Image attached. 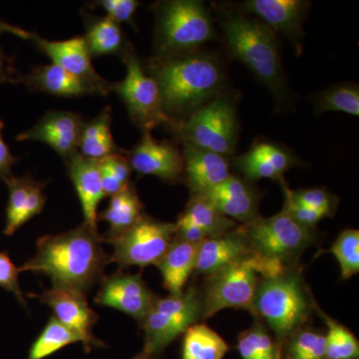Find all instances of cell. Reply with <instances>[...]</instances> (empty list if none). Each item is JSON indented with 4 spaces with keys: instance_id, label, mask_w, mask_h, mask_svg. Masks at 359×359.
<instances>
[{
    "instance_id": "cell-22",
    "label": "cell",
    "mask_w": 359,
    "mask_h": 359,
    "mask_svg": "<svg viewBox=\"0 0 359 359\" xmlns=\"http://www.w3.org/2000/svg\"><path fill=\"white\" fill-rule=\"evenodd\" d=\"M184 178L193 195H202L231 176L226 156L212 151L183 146Z\"/></svg>"
},
{
    "instance_id": "cell-20",
    "label": "cell",
    "mask_w": 359,
    "mask_h": 359,
    "mask_svg": "<svg viewBox=\"0 0 359 359\" xmlns=\"http://www.w3.org/2000/svg\"><path fill=\"white\" fill-rule=\"evenodd\" d=\"M4 182L9 191L4 235L11 237L20 226L43 211L46 197L44 184L35 181L30 174L22 177L13 175Z\"/></svg>"
},
{
    "instance_id": "cell-15",
    "label": "cell",
    "mask_w": 359,
    "mask_h": 359,
    "mask_svg": "<svg viewBox=\"0 0 359 359\" xmlns=\"http://www.w3.org/2000/svg\"><path fill=\"white\" fill-rule=\"evenodd\" d=\"M48 306L53 311V318L79 337L85 349L90 351L100 341L92 334V328L98 320V314L90 308L86 295L65 289L52 287L40 294H29Z\"/></svg>"
},
{
    "instance_id": "cell-4",
    "label": "cell",
    "mask_w": 359,
    "mask_h": 359,
    "mask_svg": "<svg viewBox=\"0 0 359 359\" xmlns=\"http://www.w3.org/2000/svg\"><path fill=\"white\" fill-rule=\"evenodd\" d=\"M261 278H275L292 269V261L313 243L311 228L297 223L285 211L257 217L241 226Z\"/></svg>"
},
{
    "instance_id": "cell-44",
    "label": "cell",
    "mask_w": 359,
    "mask_h": 359,
    "mask_svg": "<svg viewBox=\"0 0 359 359\" xmlns=\"http://www.w3.org/2000/svg\"><path fill=\"white\" fill-rule=\"evenodd\" d=\"M98 163L99 168H100L104 195H105V197H112L113 195L119 193L126 186L123 185L121 182L116 178L112 172L101 161H98Z\"/></svg>"
},
{
    "instance_id": "cell-12",
    "label": "cell",
    "mask_w": 359,
    "mask_h": 359,
    "mask_svg": "<svg viewBox=\"0 0 359 359\" xmlns=\"http://www.w3.org/2000/svg\"><path fill=\"white\" fill-rule=\"evenodd\" d=\"M132 170L140 176H155L169 183L184 178V154L170 141H159L144 131L140 141L127 152Z\"/></svg>"
},
{
    "instance_id": "cell-6",
    "label": "cell",
    "mask_w": 359,
    "mask_h": 359,
    "mask_svg": "<svg viewBox=\"0 0 359 359\" xmlns=\"http://www.w3.org/2000/svg\"><path fill=\"white\" fill-rule=\"evenodd\" d=\"M316 308L301 271H287L275 278H261L254 301L259 314L280 341L301 330Z\"/></svg>"
},
{
    "instance_id": "cell-18",
    "label": "cell",
    "mask_w": 359,
    "mask_h": 359,
    "mask_svg": "<svg viewBox=\"0 0 359 359\" xmlns=\"http://www.w3.org/2000/svg\"><path fill=\"white\" fill-rule=\"evenodd\" d=\"M233 163L245 178L280 182L285 172L301 165V160L289 148L273 142L259 141L245 154L236 157Z\"/></svg>"
},
{
    "instance_id": "cell-43",
    "label": "cell",
    "mask_w": 359,
    "mask_h": 359,
    "mask_svg": "<svg viewBox=\"0 0 359 359\" xmlns=\"http://www.w3.org/2000/svg\"><path fill=\"white\" fill-rule=\"evenodd\" d=\"M21 76L13 65V59L8 57L0 47V84L20 83Z\"/></svg>"
},
{
    "instance_id": "cell-16",
    "label": "cell",
    "mask_w": 359,
    "mask_h": 359,
    "mask_svg": "<svg viewBox=\"0 0 359 359\" xmlns=\"http://www.w3.org/2000/svg\"><path fill=\"white\" fill-rule=\"evenodd\" d=\"M309 1L302 0H248L238 4V11L254 15L275 33L285 35L301 53L304 20L308 15Z\"/></svg>"
},
{
    "instance_id": "cell-27",
    "label": "cell",
    "mask_w": 359,
    "mask_h": 359,
    "mask_svg": "<svg viewBox=\"0 0 359 359\" xmlns=\"http://www.w3.org/2000/svg\"><path fill=\"white\" fill-rule=\"evenodd\" d=\"M112 110L104 108L99 115L88 122H84L80 134L78 153L88 159L100 161L109 156L124 153L118 147L111 132Z\"/></svg>"
},
{
    "instance_id": "cell-34",
    "label": "cell",
    "mask_w": 359,
    "mask_h": 359,
    "mask_svg": "<svg viewBox=\"0 0 359 359\" xmlns=\"http://www.w3.org/2000/svg\"><path fill=\"white\" fill-rule=\"evenodd\" d=\"M238 349L242 359H282L278 342L259 325L240 335Z\"/></svg>"
},
{
    "instance_id": "cell-29",
    "label": "cell",
    "mask_w": 359,
    "mask_h": 359,
    "mask_svg": "<svg viewBox=\"0 0 359 359\" xmlns=\"http://www.w3.org/2000/svg\"><path fill=\"white\" fill-rule=\"evenodd\" d=\"M178 221L198 226L204 231L208 238L237 228L235 221L222 215L209 200L201 195H193L186 209L180 215Z\"/></svg>"
},
{
    "instance_id": "cell-24",
    "label": "cell",
    "mask_w": 359,
    "mask_h": 359,
    "mask_svg": "<svg viewBox=\"0 0 359 359\" xmlns=\"http://www.w3.org/2000/svg\"><path fill=\"white\" fill-rule=\"evenodd\" d=\"M20 83L25 84L30 91L67 98L99 95L93 86L53 63L33 68L32 72L21 76Z\"/></svg>"
},
{
    "instance_id": "cell-14",
    "label": "cell",
    "mask_w": 359,
    "mask_h": 359,
    "mask_svg": "<svg viewBox=\"0 0 359 359\" xmlns=\"http://www.w3.org/2000/svg\"><path fill=\"white\" fill-rule=\"evenodd\" d=\"M30 40L41 53L50 59L53 65L93 86L99 95H107L111 92V83L101 77L92 65V56L83 36L52 41L32 33Z\"/></svg>"
},
{
    "instance_id": "cell-23",
    "label": "cell",
    "mask_w": 359,
    "mask_h": 359,
    "mask_svg": "<svg viewBox=\"0 0 359 359\" xmlns=\"http://www.w3.org/2000/svg\"><path fill=\"white\" fill-rule=\"evenodd\" d=\"M250 256L252 250L249 242L240 226L201 242L195 271L207 276L212 275Z\"/></svg>"
},
{
    "instance_id": "cell-7",
    "label": "cell",
    "mask_w": 359,
    "mask_h": 359,
    "mask_svg": "<svg viewBox=\"0 0 359 359\" xmlns=\"http://www.w3.org/2000/svg\"><path fill=\"white\" fill-rule=\"evenodd\" d=\"M167 128L182 146H192L230 156L238 137V121L235 103L221 94L181 121H172Z\"/></svg>"
},
{
    "instance_id": "cell-9",
    "label": "cell",
    "mask_w": 359,
    "mask_h": 359,
    "mask_svg": "<svg viewBox=\"0 0 359 359\" xmlns=\"http://www.w3.org/2000/svg\"><path fill=\"white\" fill-rule=\"evenodd\" d=\"M202 318V302L197 290H184L156 299L141 325L145 330L144 355L160 353L180 334Z\"/></svg>"
},
{
    "instance_id": "cell-42",
    "label": "cell",
    "mask_w": 359,
    "mask_h": 359,
    "mask_svg": "<svg viewBox=\"0 0 359 359\" xmlns=\"http://www.w3.org/2000/svg\"><path fill=\"white\" fill-rule=\"evenodd\" d=\"M4 123L0 120V180L6 181L13 176V167L18 162V158L11 153V149L4 139Z\"/></svg>"
},
{
    "instance_id": "cell-1",
    "label": "cell",
    "mask_w": 359,
    "mask_h": 359,
    "mask_svg": "<svg viewBox=\"0 0 359 359\" xmlns=\"http://www.w3.org/2000/svg\"><path fill=\"white\" fill-rule=\"evenodd\" d=\"M102 243L84 223L65 233L43 236L37 241L34 256L20 271L41 273L50 278L52 287L86 295L102 280L108 263Z\"/></svg>"
},
{
    "instance_id": "cell-39",
    "label": "cell",
    "mask_w": 359,
    "mask_h": 359,
    "mask_svg": "<svg viewBox=\"0 0 359 359\" xmlns=\"http://www.w3.org/2000/svg\"><path fill=\"white\" fill-rule=\"evenodd\" d=\"M20 268L15 266L11 261V257L6 252H0V287H4L7 292H13L20 304L26 306V302L20 290Z\"/></svg>"
},
{
    "instance_id": "cell-11",
    "label": "cell",
    "mask_w": 359,
    "mask_h": 359,
    "mask_svg": "<svg viewBox=\"0 0 359 359\" xmlns=\"http://www.w3.org/2000/svg\"><path fill=\"white\" fill-rule=\"evenodd\" d=\"M202 302V318L226 309H247L254 313L259 280L252 256L208 276Z\"/></svg>"
},
{
    "instance_id": "cell-30",
    "label": "cell",
    "mask_w": 359,
    "mask_h": 359,
    "mask_svg": "<svg viewBox=\"0 0 359 359\" xmlns=\"http://www.w3.org/2000/svg\"><path fill=\"white\" fill-rule=\"evenodd\" d=\"M229 346L215 330L195 323L185 332L182 359H223Z\"/></svg>"
},
{
    "instance_id": "cell-32",
    "label": "cell",
    "mask_w": 359,
    "mask_h": 359,
    "mask_svg": "<svg viewBox=\"0 0 359 359\" xmlns=\"http://www.w3.org/2000/svg\"><path fill=\"white\" fill-rule=\"evenodd\" d=\"M76 342H81L79 337L52 316L32 344L27 359L48 358L63 347Z\"/></svg>"
},
{
    "instance_id": "cell-45",
    "label": "cell",
    "mask_w": 359,
    "mask_h": 359,
    "mask_svg": "<svg viewBox=\"0 0 359 359\" xmlns=\"http://www.w3.org/2000/svg\"><path fill=\"white\" fill-rule=\"evenodd\" d=\"M2 33H11V34L15 35V36L25 40H30L32 34V32H26L22 28L11 25V23L6 22V21L0 18V34H2Z\"/></svg>"
},
{
    "instance_id": "cell-36",
    "label": "cell",
    "mask_w": 359,
    "mask_h": 359,
    "mask_svg": "<svg viewBox=\"0 0 359 359\" xmlns=\"http://www.w3.org/2000/svg\"><path fill=\"white\" fill-rule=\"evenodd\" d=\"M287 359H327L325 334L311 330H299L290 335Z\"/></svg>"
},
{
    "instance_id": "cell-26",
    "label": "cell",
    "mask_w": 359,
    "mask_h": 359,
    "mask_svg": "<svg viewBox=\"0 0 359 359\" xmlns=\"http://www.w3.org/2000/svg\"><path fill=\"white\" fill-rule=\"evenodd\" d=\"M85 42L92 57L119 56L122 58L130 44L121 25L107 16L84 14Z\"/></svg>"
},
{
    "instance_id": "cell-2",
    "label": "cell",
    "mask_w": 359,
    "mask_h": 359,
    "mask_svg": "<svg viewBox=\"0 0 359 359\" xmlns=\"http://www.w3.org/2000/svg\"><path fill=\"white\" fill-rule=\"evenodd\" d=\"M146 72L159 87L163 108L172 121H181L222 94L226 74L212 54L192 52L153 57Z\"/></svg>"
},
{
    "instance_id": "cell-10",
    "label": "cell",
    "mask_w": 359,
    "mask_h": 359,
    "mask_svg": "<svg viewBox=\"0 0 359 359\" xmlns=\"http://www.w3.org/2000/svg\"><path fill=\"white\" fill-rule=\"evenodd\" d=\"M102 238L113 247L109 262L120 269L157 266L175 240V224L164 223L144 215L138 223L114 238Z\"/></svg>"
},
{
    "instance_id": "cell-25",
    "label": "cell",
    "mask_w": 359,
    "mask_h": 359,
    "mask_svg": "<svg viewBox=\"0 0 359 359\" xmlns=\"http://www.w3.org/2000/svg\"><path fill=\"white\" fill-rule=\"evenodd\" d=\"M200 244L175 238L166 255L157 264L163 278V285L170 294H180L187 280L196 269Z\"/></svg>"
},
{
    "instance_id": "cell-38",
    "label": "cell",
    "mask_w": 359,
    "mask_h": 359,
    "mask_svg": "<svg viewBox=\"0 0 359 359\" xmlns=\"http://www.w3.org/2000/svg\"><path fill=\"white\" fill-rule=\"evenodd\" d=\"M91 6L102 8L105 16L118 25L127 23L135 27V14L140 6V2L137 0H99L92 4Z\"/></svg>"
},
{
    "instance_id": "cell-28",
    "label": "cell",
    "mask_w": 359,
    "mask_h": 359,
    "mask_svg": "<svg viewBox=\"0 0 359 359\" xmlns=\"http://www.w3.org/2000/svg\"><path fill=\"white\" fill-rule=\"evenodd\" d=\"M143 204L136 189L131 183L119 193L110 197L109 204L98 214V221L109 224V231L104 238H114L138 223L144 216Z\"/></svg>"
},
{
    "instance_id": "cell-33",
    "label": "cell",
    "mask_w": 359,
    "mask_h": 359,
    "mask_svg": "<svg viewBox=\"0 0 359 359\" xmlns=\"http://www.w3.org/2000/svg\"><path fill=\"white\" fill-rule=\"evenodd\" d=\"M318 311L327 327L325 334L327 359H358L359 344L355 335L327 313Z\"/></svg>"
},
{
    "instance_id": "cell-3",
    "label": "cell",
    "mask_w": 359,
    "mask_h": 359,
    "mask_svg": "<svg viewBox=\"0 0 359 359\" xmlns=\"http://www.w3.org/2000/svg\"><path fill=\"white\" fill-rule=\"evenodd\" d=\"M214 7L231 55L249 68L278 102H283L287 83L276 33L238 9L222 4Z\"/></svg>"
},
{
    "instance_id": "cell-41",
    "label": "cell",
    "mask_w": 359,
    "mask_h": 359,
    "mask_svg": "<svg viewBox=\"0 0 359 359\" xmlns=\"http://www.w3.org/2000/svg\"><path fill=\"white\" fill-rule=\"evenodd\" d=\"M100 161L112 172L116 178L121 182L123 185H129L133 170H132L128 157H127V151L120 153V154L109 156V157L104 158Z\"/></svg>"
},
{
    "instance_id": "cell-8",
    "label": "cell",
    "mask_w": 359,
    "mask_h": 359,
    "mask_svg": "<svg viewBox=\"0 0 359 359\" xmlns=\"http://www.w3.org/2000/svg\"><path fill=\"white\" fill-rule=\"evenodd\" d=\"M121 60L126 66V76L122 81L111 83V91L121 99L130 120L142 132L151 131L161 125L167 127L171 119L163 108L159 87L146 72L133 45H128Z\"/></svg>"
},
{
    "instance_id": "cell-35",
    "label": "cell",
    "mask_w": 359,
    "mask_h": 359,
    "mask_svg": "<svg viewBox=\"0 0 359 359\" xmlns=\"http://www.w3.org/2000/svg\"><path fill=\"white\" fill-rule=\"evenodd\" d=\"M330 252L339 262L342 278H351L359 271V231H342L332 245Z\"/></svg>"
},
{
    "instance_id": "cell-37",
    "label": "cell",
    "mask_w": 359,
    "mask_h": 359,
    "mask_svg": "<svg viewBox=\"0 0 359 359\" xmlns=\"http://www.w3.org/2000/svg\"><path fill=\"white\" fill-rule=\"evenodd\" d=\"M280 183H282L283 194L289 196L290 199L297 204L323 212L327 217L332 216L337 209L339 200L325 189L313 188L292 191L285 185L283 180Z\"/></svg>"
},
{
    "instance_id": "cell-31",
    "label": "cell",
    "mask_w": 359,
    "mask_h": 359,
    "mask_svg": "<svg viewBox=\"0 0 359 359\" xmlns=\"http://www.w3.org/2000/svg\"><path fill=\"white\" fill-rule=\"evenodd\" d=\"M318 114L325 112H341L359 116V89L355 83L332 85L318 92L313 99Z\"/></svg>"
},
{
    "instance_id": "cell-46",
    "label": "cell",
    "mask_w": 359,
    "mask_h": 359,
    "mask_svg": "<svg viewBox=\"0 0 359 359\" xmlns=\"http://www.w3.org/2000/svg\"><path fill=\"white\" fill-rule=\"evenodd\" d=\"M135 359H148V358H147V356H145L143 354V355L139 356V358H136Z\"/></svg>"
},
{
    "instance_id": "cell-21",
    "label": "cell",
    "mask_w": 359,
    "mask_h": 359,
    "mask_svg": "<svg viewBox=\"0 0 359 359\" xmlns=\"http://www.w3.org/2000/svg\"><path fill=\"white\" fill-rule=\"evenodd\" d=\"M222 215L249 224L259 217V197L248 182L231 175L223 183L202 194Z\"/></svg>"
},
{
    "instance_id": "cell-17",
    "label": "cell",
    "mask_w": 359,
    "mask_h": 359,
    "mask_svg": "<svg viewBox=\"0 0 359 359\" xmlns=\"http://www.w3.org/2000/svg\"><path fill=\"white\" fill-rule=\"evenodd\" d=\"M83 124L77 113L48 111L32 128L18 135L16 140L42 142L66 160L78 152Z\"/></svg>"
},
{
    "instance_id": "cell-19",
    "label": "cell",
    "mask_w": 359,
    "mask_h": 359,
    "mask_svg": "<svg viewBox=\"0 0 359 359\" xmlns=\"http://www.w3.org/2000/svg\"><path fill=\"white\" fill-rule=\"evenodd\" d=\"M65 165L81 204L84 224L98 233V205L105 198L98 161L77 152L65 160Z\"/></svg>"
},
{
    "instance_id": "cell-40",
    "label": "cell",
    "mask_w": 359,
    "mask_h": 359,
    "mask_svg": "<svg viewBox=\"0 0 359 359\" xmlns=\"http://www.w3.org/2000/svg\"><path fill=\"white\" fill-rule=\"evenodd\" d=\"M283 195H285V203H283V210L297 223L301 224L306 228L313 229L321 219L327 218V215L323 212L297 204L290 199L289 196L285 194Z\"/></svg>"
},
{
    "instance_id": "cell-5",
    "label": "cell",
    "mask_w": 359,
    "mask_h": 359,
    "mask_svg": "<svg viewBox=\"0 0 359 359\" xmlns=\"http://www.w3.org/2000/svg\"><path fill=\"white\" fill-rule=\"evenodd\" d=\"M154 7L156 57L192 53L216 36L214 20L204 2L168 0Z\"/></svg>"
},
{
    "instance_id": "cell-13",
    "label": "cell",
    "mask_w": 359,
    "mask_h": 359,
    "mask_svg": "<svg viewBox=\"0 0 359 359\" xmlns=\"http://www.w3.org/2000/svg\"><path fill=\"white\" fill-rule=\"evenodd\" d=\"M156 299L157 297L141 275L119 271L101 280L100 290L94 302L99 306L122 311L142 323Z\"/></svg>"
}]
</instances>
